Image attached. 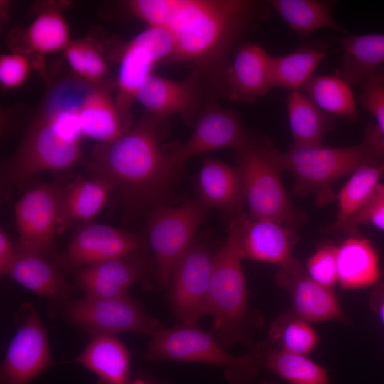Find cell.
Returning <instances> with one entry per match:
<instances>
[{"mask_svg":"<svg viewBox=\"0 0 384 384\" xmlns=\"http://www.w3.org/2000/svg\"><path fill=\"white\" fill-rule=\"evenodd\" d=\"M20 324L0 368L1 384H27L50 368L47 331L32 304L21 311Z\"/></svg>","mask_w":384,"mask_h":384,"instance_id":"obj_13","label":"cell"},{"mask_svg":"<svg viewBox=\"0 0 384 384\" xmlns=\"http://www.w3.org/2000/svg\"><path fill=\"white\" fill-rule=\"evenodd\" d=\"M132 384H149V383L142 378H137L132 380Z\"/></svg>","mask_w":384,"mask_h":384,"instance_id":"obj_44","label":"cell"},{"mask_svg":"<svg viewBox=\"0 0 384 384\" xmlns=\"http://www.w3.org/2000/svg\"><path fill=\"white\" fill-rule=\"evenodd\" d=\"M63 312L68 321L91 336L132 331L153 336L165 328L127 294L67 301Z\"/></svg>","mask_w":384,"mask_h":384,"instance_id":"obj_9","label":"cell"},{"mask_svg":"<svg viewBox=\"0 0 384 384\" xmlns=\"http://www.w3.org/2000/svg\"><path fill=\"white\" fill-rule=\"evenodd\" d=\"M267 151L281 170L293 175L294 193L299 196L314 193L319 203H324L333 198L331 186L339 178L364 164L384 159V139L376 124L370 123L364 139L354 146L280 151L267 144Z\"/></svg>","mask_w":384,"mask_h":384,"instance_id":"obj_3","label":"cell"},{"mask_svg":"<svg viewBox=\"0 0 384 384\" xmlns=\"http://www.w3.org/2000/svg\"><path fill=\"white\" fill-rule=\"evenodd\" d=\"M338 42L343 56L334 75L351 86L359 83L384 63L383 33L350 35Z\"/></svg>","mask_w":384,"mask_h":384,"instance_id":"obj_26","label":"cell"},{"mask_svg":"<svg viewBox=\"0 0 384 384\" xmlns=\"http://www.w3.org/2000/svg\"><path fill=\"white\" fill-rule=\"evenodd\" d=\"M338 283L345 289L373 287L380 277V260L367 239L351 236L337 247Z\"/></svg>","mask_w":384,"mask_h":384,"instance_id":"obj_23","label":"cell"},{"mask_svg":"<svg viewBox=\"0 0 384 384\" xmlns=\"http://www.w3.org/2000/svg\"><path fill=\"white\" fill-rule=\"evenodd\" d=\"M265 14L260 4L242 0H151L149 24L166 30L174 41L169 60L206 68Z\"/></svg>","mask_w":384,"mask_h":384,"instance_id":"obj_1","label":"cell"},{"mask_svg":"<svg viewBox=\"0 0 384 384\" xmlns=\"http://www.w3.org/2000/svg\"><path fill=\"white\" fill-rule=\"evenodd\" d=\"M213 257L208 247L194 240L172 272L169 302L181 323L197 324L208 314V295Z\"/></svg>","mask_w":384,"mask_h":384,"instance_id":"obj_12","label":"cell"},{"mask_svg":"<svg viewBox=\"0 0 384 384\" xmlns=\"http://www.w3.org/2000/svg\"><path fill=\"white\" fill-rule=\"evenodd\" d=\"M305 269L314 281L334 289L338 283L337 247L326 245L320 247L308 259Z\"/></svg>","mask_w":384,"mask_h":384,"instance_id":"obj_38","label":"cell"},{"mask_svg":"<svg viewBox=\"0 0 384 384\" xmlns=\"http://www.w3.org/2000/svg\"><path fill=\"white\" fill-rule=\"evenodd\" d=\"M111 195L112 188L107 182L92 176H79L63 185L60 231L73 225L89 223Z\"/></svg>","mask_w":384,"mask_h":384,"instance_id":"obj_24","label":"cell"},{"mask_svg":"<svg viewBox=\"0 0 384 384\" xmlns=\"http://www.w3.org/2000/svg\"><path fill=\"white\" fill-rule=\"evenodd\" d=\"M82 134L100 143L113 142L129 129L110 97L102 91H93L84 98L78 109Z\"/></svg>","mask_w":384,"mask_h":384,"instance_id":"obj_29","label":"cell"},{"mask_svg":"<svg viewBox=\"0 0 384 384\" xmlns=\"http://www.w3.org/2000/svg\"><path fill=\"white\" fill-rule=\"evenodd\" d=\"M79 107L50 112L33 124L14 155L6 163L7 183H20L43 171L72 167L81 157Z\"/></svg>","mask_w":384,"mask_h":384,"instance_id":"obj_5","label":"cell"},{"mask_svg":"<svg viewBox=\"0 0 384 384\" xmlns=\"http://www.w3.org/2000/svg\"><path fill=\"white\" fill-rule=\"evenodd\" d=\"M149 384H155V383H149Z\"/></svg>","mask_w":384,"mask_h":384,"instance_id":"obj_46","label":"cell"},{"mask_svg":"<svg viewBox=\"0 0 384 384\" xmlns=\"http://www.w3.org/2000/svg\"><path fill=\"white\" fill-rule=\"evenodd\" d=\"M238 242L242 259L268 262L282 267L293 257L295 242L292 230L274 221L237 216Z\"/></svg>","mask_w":384,"mask_h":384,"instance_id":"obj_18","label":"cell"},{"mask_svg":"<svg viewBox=\"0 0 384 384\" xmlns=\"http://www.w3.org/2000/svg\"><path fill=\"white\" fill-rule=\"evenodd\" d=\"M242 260L235 217L230 220L225 243L213 257L208 314L213 318L211 333L224 346L242 343L251 348L252 331L262 325V317L250 306Z\"/></svg>","mask_w":384,"mask_h":384,"instance_id":"obj_4","label":"cell"},{"mask_svg":"<svg viewBox=\"0 0 384 384\" xmlns=\"http://www.w3.org/2000/svg\"><path fill=\"white\" fill-rule=\"evenodd\" d=\"M92 372L99 384H132L130 353L114 335L97 334L73 360Z\"/></svg>","mask_w":384,"mask_h":384,"instance_id":"obj_22","label":"cell"},{"mask_svg":"<svg viewBox=\"0 0 384 384\" xmlns=\"http://www.w3.org/2000/svg\"><path fill=\"white\" fill-rule=\"evenodd\" d=\"M270 56L260 45L242 43L227 73L228 95L232 100L252 102L272 87Z\"/></svg>","mask_w":384,"mask_h":384,"instance_id":"obj_21","label":"cell"},{"mask_svg":"<svg viewBox=\"0 0 384 384\" xmlns=\"http://www.w3.org/2000/svg\"><path fill=\"white\" fill-rule=\"evenodd\" d=\"M252 348L259 356L262 368L292 384H329L328 371L307 356L277 348L259 341Z\"/></svg>","mask_w":384,"mask_h":384,"instance_id":"obj_27","label":"cell"},{"mask_svg":"<svg viewBox=\"0 0 384 384\" xmlns=\"http://www.w3.org/2000/svg\"><path fill=\"white\" fill-rule=\"evenodd\" d=\"M63 184L42 183L26 191L14 206L18 239L17 254H34L46 257L53 253L60 233Z\"/></svg>","mask_w":384,"mask_h":384,"instance_id":"obj_10","label":"cell"},{"mask_svg":"<svg viewBox=\"0 0 384 384\" xmlns=\"http://www.w3.org/2000/svg\"><path fill=\"white\" fill-rule=\"evenodd\" d=\"M334 1L272 0L269 4L299 36L308 37L321 28L344 33L332 17Z\"/></svg>","mask_w":384,"mask_h":384,"instance_id":"obj_31","label":"cell"},{"mask_svg":"<svg viewBox=\"0 0 384 384\" xmlns=\"http://www.w3.org/2000/svg\"><path fill=\"white\" fill-rule=\"evenodd\" d=\"M144 248L142 238L107 225H82L66 250L55 255V265L67 271L119 258Z\"/></svg>","mask_w":384,"mask_h":384,"instance_id":"obj_14","label":"cell"},{"mask_svg":"<svg viewBox=\"0 0 384 384\" xmlns=\"http://www.w3.org/2000/svg\"><path fill=\"white\" fill-rule=\"evenodd\" d=\"M64 54L73 70L91 82L100 81L107 73L104 59L88 42L71 41Z\"/></svg>","mask_w":384,"mask_h":384,"instance_id":"obj_36","label":"cell"},{"mask_svg":"<svg viewBox=\"0 0 384 384\" xmlns=\"http://www.w3.org/2000/svg\"><path fill=\"white\" fill-rule=\"evenodd\" d=\"M384 174V159L364 164L352 176L338 193V212L334 229L339 232L347 220L370 199Z\"/></svg>","mask_w":384,"mask_h":384,"instance_id":"obj_32","label":"cell"},{"mask_svg":"<svg viewBox=\"0 0 384 384\" xmlns=\"http://www.w3.org/2000/svg\"><path fill=\"white\" fill-rule=\"evenodd\" d=\"M144 358L149 361H177L221 366L229 384H250L262 368L257 353L235 356L212 334L196 324H181L164 328L151 338Z\"/></svg>","mask_w":384,"mask_h":384,"instance_id":"obj_6","label":"cell"},{"mask_svg":"<svg viewBox=\"0 0 384 384\" xmlns=\"http://www.w3.org/2000/svg\"><path fill=\"white\" fill-rule=\"evenodd\" d=\"M268 337L274 347L305 356L312 352L319 342V336L311 323L290 309L282 312L272 321Z\"/></svg>","mask_w":384,"mask_h":384,"instance_id":"obj_34","label":"cell"},{"mask_svg":"<svg viewBox=\"0 0 384 384\" xmlns=\"http://www.w3.org/2000/svg\"><path fill=\"white\" fill-rule=\"evenodd\" d=\"M249 139L233 110L211 105L201 113L191 137L184 144L167 149L169 159L175 169L193 157L214 150L233 148L238 151Z\"/></svg>","mask_w":384,"mask_h":384,"instance_id":"obj_15","label":"cell"},{"mask_svg":"<svg viewBox=\"0 0 384 384\" xmlns=\"http://www.w3.org/2000/svg\"><path fill=\"white\" fill-rule=\"evenodd\" d=\"M143 250L76 270L77 285L87 297L127 295L128 289L145 279L150 271Z\"/></svg>","mask_w":384,"mask_h":384,"instance_id":"obj_17","label":"cell"},{"mask_svg":"<svg viewBox=\"0 0 384 384\" xmlns=\"http://www.w3.org/2000/svg\"><path fill=\"white\" fill-rule=\"evenodd\" d=\"M238 151L249 218L277 222L293 230L302 221L282 183V170L267 151V144L250 139Z\"/></svg>","mask_w":384,"mask_h":384,"instance_id":"obj_7","label":"cell"},{"mask_svg":"<svg viewBox=\"0 0 384 384\" xmlns=\"http://www.w3.org/2000/svg\"><path fill=\"white\" fill-rule=\"evenodd\" d=\"M326 55L320 43H306L292 52L272 56L271 85L290 91L300 90Z\"/></svg>","mask_w":384,"mask_h":384,"instance_id":"obj_30","label":"cell"},{"mask_svg":"<svg viewBox=\"0 0 384 384\" xmlns=\"http://www.w3.org/2000/svg\"><path fill=\"white\" fill-rule=\"evenodd\" d=\"M17 258L16 250L4 228L0 230V274L9 275Z\"/></svg>","mask_w":384,"mask_h":384,"instance_id":"obj_41","label":"cell"},{"mask_svg":"<svg viewBox=\"0 0 384 384\" xmlns=\"http://www.w3.org/2000/svg\"><path fill=\"white\" fill-rule=\"evenodd\" d=\"M375 191L378 194L384 198V185L379 183L375 188Z\"/></svg>","mask_w":384,"mask_h":384,"instance_id":"obj_43","label":"cell"},{"mask_svg":"<svg viewBox=\"0 0 384 384\" xmlns=\"http://www.w3.org/2000/svg\"><path fill=\"white\" fill-rule=\"evenodd\" d=\"M369 305L384 325V282H379L372 287Z\"/></svg>","mask_w":384,"mask_h":384,"instance_id":"obj_42","label":"cell"},{"mask_svg":"<svg viewBox=\"0 0 384 384\" xmlns=\"http://www.w3.org/2000/svg\"><path fill=\"white\" fill-rule=\"evenodd\" d=\"M164 119L148 112L119 139L100 143L92 151L90 176L107 182L127 213L162 204L170 185L174 169L161 142Z\"/></svg>","mask_w":384,"mask_h":384,"instance_id":"obj_2","label":"cell"},{"mask_svg":"<svg viewBox=\"0 0 384 384\" xmlns=\"http://www.w3.org/2000/svg\"><path fill=\"white\" fill-rule=\"evenodd\" d=\"M208 209L220 210L230 220L245 213V193L238 167L206 159L199 173L197 197Z\"/></svg>","mask_w":384,"mask_h":384,"instance_id":"obj_19","label":"cell"},{"mask_svg":"<svg viewBox=\"0 0 384 384\" xmlns=\"http://www.w3.org/2000/svg\"><path fill=\"white\" fill-rule=\"evenodd\" d=\"M351 87L334 74L319 75H313L299 90L326 113L354 122L358 111Z\"/></svg>","mask_w":384,"mask_h":384,"instance_id":"obj_33","label":"cell"},{"mask_svg":"<svg viewBox=\"0 0 384 384\" xmlns=\"http://www.w3.org/2000/svg\"><path fill=\"white\" fill-rule=\"evenodd\" d=\"M198 75L176 81L151 75L139 88L136 100L149 113L165 119L172 114L188 117L196 111L200 101Z\"/></svg>","mask_w":384,"mask_h":384,"instance_id":"obj_20","label":"cell"},{"mask_svg":"<svg viewBox=\"0 0 384 384\" xmlns=\"http://www.w3.org/2000/svg\"><path fill=\"white\" fill-rule=\"evenodd\" d=\"M28 60L20 53L4 54L0 58V82L6 87H19L28 76Z\"/></svg>","mask_w":384,"mask_h":384,"instance_id":"obj_40","label":"cell"},{"mask_svg":"<svg viewBox=\"0 0 384 384\" xmlns=\"http://www.w3.org/2000/svg\"><path fill=\"white\" fill-rule=\"evenodd\" d=\"M260 384H279V383L277 382H273V381L262 380L260 382Z\"/></svg>","mask_w":384,"mask_h":384,"instance_id":"obj_45","label":"cell"},{"mask_svg":"<svg viewBox=\"0 0 384 384\" xmlns=\"http://www.w3.org/2000/svg\"><path fill=\"white\" fill-rule=\"evenodd\" d=\"M208 210L198 198L176 206L159 204L151 210L147 232L160 288H168L174 269L194 242Z\"/></svg>","mask_w":384,"mask_h":384,"instance_id":"obj_8","label":"cell"},{"mask_svg":"<svg viewBox=\"0 0 384 384\" xmlns=\"http://www.w3.org/2000/svg\"><path fill=\"white\" fill-rule=\"evenodd\" d=\"M9 276L36 294L60 302H66L74 292L59 268L38 255L17 254Z\"/></svg>","mask_w":384,"mask_h":384,"instance_id":"obj_25","label":"cell"},{"mask_svg":"<svg viewBox=\"0 0 384 384\" xmlns=\"http://www.w3.org/2000/svg\"><path fill=\"white\" fill-rule=\"evenodd\" d=\"M358 84L359 100L375 117L384 139V67L381 66Z\"/></svg>","mask_w":384,"mask_h":384,"instance_id":"obj_37","label":"cell"},{"mask_svg":"<svg viewBox=\"0 0 384 384\" xmlns=\"http://www.w3.org/2000/svg\"><path fill=\"white\" fill-rule=\"evenodd\" d=\"M26 41L31 50L42 55L64 50L71 42L65 18L53 9L34 19L26 31Z\"/></svg>","mask_w":384,"mask_h":384,"instance_id":"obj_35","label":"cell"},{"mask_svg":"<svg viewBox=\"0 0 384 384\" xmlns=\"http://www.w3.org/2000/svg\"><path fill=\"white\" fill-rule=\"evenodd\" d=\"M287 105L293 140L290 147L321 146L324 134L332 124L330 114L299 90L290 91Z\"/></svg>","mask_w":384,"mask_h":384,"instance_id":"obj_28","label":"cell"},{"mask_svg":"<svg viewBox=\"0 0 384 384\" xmlns=\"http://www.w3.org/2000/svg\"><path fill=\"white\" fill-rule=\"evenodd\" d=\"M174 41L165 29L149 26L133 38L125 46L119 68L116 107L128 129H131L130 107L141 85L151 75L155 65L169 60Z\"/></svg>","mask_w":384,"mask_h":384,"instance_id":"obj_11","label":"cell"},{"mask_svg":"<svg viewBox=\"0 0 384 384\" xmlns=\"http://www.w3.org/2000/svg\"><path fill=\"white\" fill-rule=\"evenodd\" d=\"M371 223L384 231V198L375 189L367 203L343 225L340 233L351 236H358L361 225Z\"/></svg>","mask_w":384,"mask_h":384,"instance_id":"obj_39","label":"cell"},{"mask_svg":"<svg viewBox=\"0 0 384 384\" xmlns=\"http://www.w3.org/2000/svg\"><path fill=\"white\" fill-rule=\"evenodd\" d=\"M275 280L289 294L290 309L299 317L310 323H348L333 289L314 281L296 258L292 257L284 266L279 267Z\"/></svg>","mask_w":384,"mask_h":384,"instance_id":"obj_16","label":"cell"}]
</instances>
